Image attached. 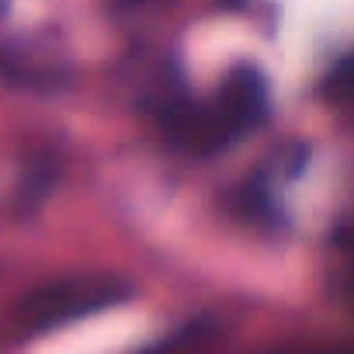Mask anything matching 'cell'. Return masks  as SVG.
<instances>
[{"label": "cell", "instance_id": "obj_3", "mask_svg": "<svg viewBox=\"0 0 354 354\" xmlns=\"http://www.w3.org/2000/svg\"><path fill=\"white\" fill-rule=\"evenodd\" d=\"M118 11H139V8H149V4H160V0H111Z\"/></svg>", "mask_w": 354, "mask_h": 354}, {"label": "cell", "instance_id": "obj_1", "mask_svg": "<svg viewBox=\"0 0 354 354\" xmlns=\"http://www.w3.org/2000/svg\"><path fill=\"white\" fill-rule=\"evenodd\" d=\"M268 80L257 66H236L219 84L209 104H177L170 111L174 139L192 153H216L254 132L268 118Z\"/></svg>", "mask_w": 354, "mask_h": 354}, {"label": "cell", "instance_id": "obj_2", "mask_svg": "<svg viewBox=\"0 0 354 354\" xmlns=\"http://www.w3.org/2000/svg\"><path fill=\"white\" fill-rule=\"evenodd\" d=\"M129 295H132V285L115 274H66V278L32 288L18 302L15 323L21 337H39V333L70 326L77 319H87L94 313L115 309Z\"/></svg>", "mask_w": 354, "mask_h": 354}]
</instances>
